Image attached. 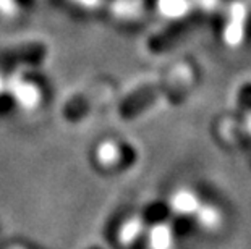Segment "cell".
Returning a JSON list of instances; mask_svg holds the SVG:
<instances>
[{"label": "cell", "mask_w": 251, "mask_h": 249, "mask_svg": "<svg viewBox=\"0 0 251 249\" xmlns=\"http://www.w3.org/2000/svg\"><path fill=\"white\" fill-rule=\"evenodd\" d=\"M245 20H247V8L243 3L235 2L232 5L230 20H228L227 29H226V41L228 45H238L242 42L245 33Z\"/></svg>", "instance_id": "6da1fadb"}, {"label": "cell", "mask_w": 251, "mask_h": 249, "mask_svg": "<svg viewBox=\"0 0 251 249\" xmlns=\"http://www.w3.org/2000/svg\"><path fill=\"white\" fill-rule=\"evenodd\" d=\"M247 126H248V131H250V135H251V112L247 113Z\"/></svg>", "instance_id": "7a4b0ae2"}]
</instances>
